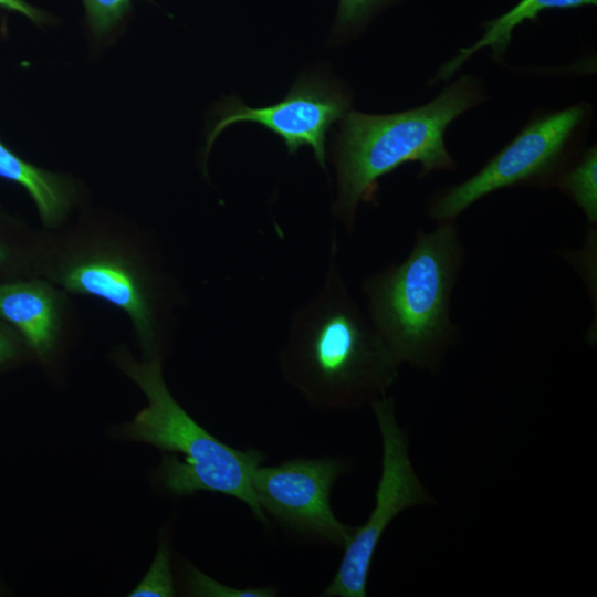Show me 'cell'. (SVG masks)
<instances>
[{"instance_id":"cell-20","label":"cell","mask_w":597,"mask_h":597,"mask_svg":"<svg viewBox=\"0 0 597 597\" xmlns=\"http://www.w3.org/2000/svg\"><path fill=\"white\" fill-rule=\"evenodd\" d=\"M8 253L6 249L0 244V265L7 260Z\"/></svg>"},{"instance_id":"cell-8","label":"cell","mask_w":597,"mask_h":597,"mask_svg":"<svg viewBox=\"0 0 597 597\" xmlns=\"http://www.w3.org/2000/svg\"><path fill=\"white\" fill-rule=\"evenodd\" d=\"M345 470L343 460L327 457L259 465L253 476V490L265 514L302 536L344 548L356 526L336 519L329 495Z\"/></svg>"},{"instance_id":"cell-18","label":"cell","mask_w":597,"mask_h":597,"mask_svg":"<svg viewBox=\"0 0 597 597\" xmlns=\"http://www.w3.org/2000/svg\"><path fill=\"white\" fill-rule=\"evenodd\" d=\"M0 10L7 13H18L25 17L35 25L50 24L54 18L41 9L35 8L25 0H0Z\"/></svg>"},{"instance_id":"cell-5","label":"cell","mask_w":597,"mask_h":597,"mask_svg":"<svg viewBox=\"0 0 597 597\" xmlns=\"http://www.w3.org/2000/svg\"><path fill=\"white\" fill-rule=\"evenodd\" d=\"M591 105L537 109L520 132L474 175L434 192L428 214L437 222L455 219L476 201L504 188L555 187L566 167L585 148Z\"/></svg>"},{"instance_id":"cell-7","label":"cell","mask_w":597,"mask_h":597,"mask_svg":"<svg viewBox=\"0 0 597 597\" xmlns=\"http://www.w3.org/2000/svg\"><path fill=\"white\" fill-rule=\"evenodd\" d=\"M352 98L344 85L318 72L300 76L282 101L269 106L250 107L235 96L229 97L213 112L205 158L224 128L251 122L282 138L290 154L310 146L317 164L326 169L327 133L350 111Z\"/></svg>"},{"instance_id":"cell-19","label":"cell","mask_w":597,"mask_h":597,"mask_svg":"<svg viewBox=\"0 0 597 597\" xmlns=\"http://www.w3.org/2000/svg\"><path fill=\"white\" fill-rule=\"evenodd\" d=\"M19 354L15 338L0 326V366L12 362Z\"/></svg>"},{"instance_id":"cell-1","label":"cell","mask_w":597,"mask_h":597,"mask_svg":"<svg viewBox=\"0 0 597 597\" xmlns=\"http://www.w3.org/2000/svg\"><path fill=\"white\" fill-rule=\"evenodd\" d=\"M314 300L294 315L280 355L286 381L314 408L344 411L386 396L399 363L349 294L335 261Z\"/></svg>"},{"instance_id":"cell-6","label":"cell","mask_w":597,"mask_h":597,"mask_svg":"<svg viewBox=\"0 0 597 597\" xmlns=\"http://www.w3.org/2000/svg\"><path fill=\"white\" fill-rule=\"evenodd\" d=\"M370 406L383 443L376 503L366 523L356 527L344 546L341 564L321 594L324 597H365L375 551L389 523L406 509L432 501L411 465L407 436L397 423L394 400L385 396Z\"/></svg>"},{"instance_id":"cell-13","label":"cell","mask_w":597,"mask_h":597,"mask_svg":"<svg viewBox=\"0 0 597 597\" xmlns=\"http://www.w3.org/2000/svg\"><path fill=\"white\" fill-rule=\"evenodd\" d=\"M597 147H585L559 176L555 188L565 193L584 213L590 226L597 223Z\"/></svg>"},{"instance_id":"cell-15","label":"cell","mask_w":597,"mask_h":597,"mask_svg":"<svg viewBox=\"0 0 597 597\" xmlns=\"http://www.w3.org/2000/svg\"><path fill=\"white\" fill-rule=\"evenodd\" d=\"M82 3L86 25L95 39L111 35L132 12V0H82Z\"/></svg>"},{"instance_id":"cell-3","label":"cell","mask_w":597,"mask_h":597,"mask_svg":"<svg viewBox=\"0 0 597 597\" xmlns=\"http://www.w3.org/2000/svg\"><path fill=\"white\" fill-rule=\"evenodd\" d=\"M465 256L454 221L438 222L418 230L402 262L364 281L367 314L399 364L434 373L460 338L451 300Z\"/></svg>"},{"instance_id":"cell-4","label":"cell","mask_w":597,"mask_h":597,"mask_svg":"<svg viewBox=\"0 0 597 597\" xmlns=\"http://www.w3.org/2000/svg\"><path fill=\"white\" fill-rule=\"evenodd\" d=\"M116 362L145 394L148 405L123 428L129 439L165 452L157 470L159 482L175 495L208 491L245 503L256 520L268 524L253 490V476L265 455L256 449H235L196 422L170 394L158 356L143 363L127 353Z\"/></svg>"},{"instance_id":"cell-9","label":"cell","mask_w":597,"mask_h":597,"mask_svg":"<svg viewBox=\"0 0 597 597\" xmlns=\"http://www.w3.org/2000/svg\"><path fill=\"white\" fill-rule=\"evenodd\" d=\"M57 281L70 292L94 296L123 310L144 349L153 348V308L144 282L129 263L117 255L90 254L63 265Z\"/></svg>"},{"instance_id":"cell-17","label":"cell","mask_w":597,"mask_h":597,"mask_svg":"<svg viewBox=\"0 0 597 597\" xmlns=\"http://www.w3.org/2000/svg\"><path fill=\"white\" fill-rule=\"evenodd\" d=\"M189 585L193 595L220 597H272L276 590L271 587H256L240 589L218 583L207 575L191 569Z\"/></svg>"},{"instance_id":"cell-11","label":"cell","mask_w":597,"mask_h":597,"mask_svg":"<svg viewBox=\"0 0 597 597\" xmlns=\"http://www.w3.org/2000/svg\"><path fill=\"white\" fill-rule=\"evenodd\" d=\"M597 0H521L505 13L482 24L481 38L447 60L436 72L429 84L448 81L462 65L482 49L490 48L492 59L504 62L507 48L516 27L526 21H536L540 13L548 9H576L596 6Z\"/></svg>"},{"instance_id":"cell-16","label":"cell","mask_w":597,"mask_h":597,"mask_svg":"<svg viewBox=\"0 0 597 597\" xmlns=\"http://www.w3.org/2000/svg\"><path fill=\"white\" fill-rule=\"evenodd\" d=\"M130 597H171L175 585L170 565V551L161 541L154 562L143 580L132 590Z\"/></svg>"},{"instance_id":"cell-10","label":"cell","mask_w":597,"mask_h":597,"mask_svg":"<svg viewBox=\"0 0 597 597\" xmlns=\"http://www.w3.org/2000/svg\"><path fill=\"white\" fill-rule=\"evenodd\" d=\"M0 317L22 335L38 356L44 357L59 334L57 293L41 281L0 284Z\"/></svg>"},{"instance_id":"cell-2","label":"cell","mask_w":597,"mask_h":597,"mask_svg":"<svg viewBox=\"0 0 597 597\" xmlns=\"http://www.w3.org/2000/svg\"><path fill=\"white\" fill-rule=\"evenodd\" d=\"M485 100L483 82L463 74L418 107L379 115L348 111L331 146L337 175V219L353 230L358 205L374 201L378 180L404 164L418 163L419 177L455 170L458 164L447 149L446 132Z\"/></svg>"},{"instance_id":"cell-12","label":"cell","mask_w":597,"mask_h":597,"mask_svg":"<svg viewBox=\"0 0 597 597\" xmlns=\"http://www.w3.org/2000/svg\"><path fill=\"white\" fill-rule=\"evenodd\" d=\"M0 178L29 193L46 227L62 222L73 202V188L65 178L25 161L1 140Z\"/></svg>"},{"instance_id":"cell-14","label":"cell","mask_w":597,"mask_h":597,"mask_svg":"<svg viewBox=\"0 0 597 597\" xmlns=\"http://www.w3.org/2000/svg\"><path fill=\"white\" fill-rule=\"evenodd\" d=\"M400 0H338L333 39L344 41L364 29L383 9Z\"/></svg>"}]
</instances>
